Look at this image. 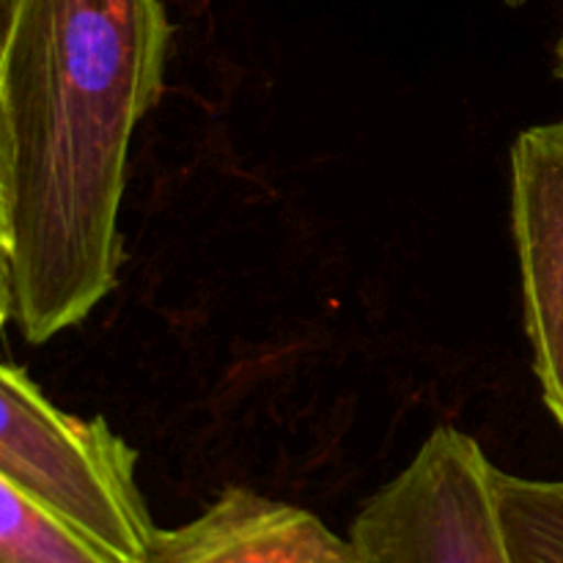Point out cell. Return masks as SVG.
Segmentation results:
<instances>
[{"label":"cell","instance_id":"1","mask_svg":"<svg viewBox=\"0 0 563 563\" xmlns=\"http://www.w3.org/2000/svg\"><path fill=\"white\" fill-rule=\"evenodd\" d=\"M168 44L159 0H11L0 113L27 344L80 324L113 291L130 141L163 91Z\"/></svg>","mask_w":563,"mask_h":563},{"label":"cell","instance_id":"2","mask_svg":"<svg viewBox=\"0 0 563 563\" xmlns=\"http://www.w3.org/2000/svg\"><path fill=\"white\" fill-rule=\"evenodd\" d=\"M0 476L121 563L146 559L157 526L137 456L104 418L58 410L22 368L0 361Z\"/></svg>","mask_w":563,"mask_h":563},{"label":"cell","instance_id":"3","mask_svg":"<svg viewBox=\"0 0 563 563\" xmlns=\"http://www.w3.org/2000/svg\"><path fill=\"white\" fill-rule=\"evenodd\" d=\"M357 563H515L500 526L495 465L460 429L440 427L379 487L350 531Z\"/></svg>","mask_w":563,"mask_h":563},{"label":"cell","instance_id":"4","mask_svg":"<svg viewBox=\"0 0 563 563\" xmlns=\"http://www.w3.org/2000/svg\"><path fill=\"white\" fill-rule=\"evenodd\" d=\"M511 231L533 372L563 432V119L511 146Z\"/></svg>","mask_w":563,"mask_h":563},{"label":"cell","instance_id":"5","mask_svg":"<svg viewBox=\"0 0 563 563\" xmlns=\"http://www.w3.org/2000/svg\"><path fill=\"white\" fill-rule=\"evenodd\" d=\"M141 563H357L313 511L229 487L179 528H157Z\"/></svg>","mask_w":563,"mask_h":563},{"label":"cell","instance_id":"6","mask_svg":"<svg viewBox=\"0 0 563 563\" xmlns=\"http://www.w3.org/2000/svg\"><path fill=\"white\" fill-rule=\"evenodd\" d=\"M0 563H121L0 476Z\"/></svg>","mask_w":563,"mask_h":563},{"label":"cell","instance_id":"7","mask_svg":"<svg viewBox=\"0 0 563 563\" xmlns=\"http://www.w3.org/2000/svg\"><path fill=\"white\" fill-rule=\"evenodd\" d=\"M500 526L515 563H563V482H537L495 467Z\"/></svg>","mask_w":563,"mask_h":563},{"label":"cell","instance_id":"8","mask_svg":"<svg viewBox=\"0 0 563 563\" xmlns=\"http://www.w3.org/2000/svg\"><path fill=\"white\" fill-rule=\"evenodd\" d=\"M14 322V242H11L9 143L0 113V328Z\"/></svg>","mask_w":563,"mask_h":563},{"label":"cell","instance_id":"9","mask_svg":"<svg viewBox=\"0 0 563 563\" xmlns=\"http://www.w3.org/2000/svg\"><path fill=\"white\" fill-rule=\"evenodd\" d=\"M9 20H11V0H0V58H3L5 33H9Z\"/></svg>","mask_w":563,"mask_h":563},{"label":"cell","instance_id":"10","mask_svg":"<svg viewBox=\"0 0 563 563\" xmlns=\"http://www.w3.org/2000/svg\"><path fill=\"white\" fill-rule=\"evenodd\" d=\"M559 75L563 77V38H561V44H559Z\"/></svg>","mask_w":563,"mask_h":563},{"label":"cell","instance_id":"11","mask_svg":"<svg viewBox=\"0 0 563 563\" xmlns=\"http://www.w3.org/2000/svg\"><path fill=\"white\" fill-rule=\"evenodd\" d=\"M506 3H509V5H511V9H517V5H526V3H528V0H506Z\"/></svg>","mask_w":563,"mask_h":563}]
</instances>
